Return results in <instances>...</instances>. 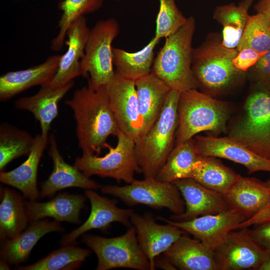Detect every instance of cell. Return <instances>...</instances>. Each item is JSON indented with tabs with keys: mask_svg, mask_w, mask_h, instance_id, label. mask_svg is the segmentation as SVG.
I'll return each instance as SVG.
<instances>
[{
	"mask_svg": "<svg viewBox=\"0 0 270 270\" xmlns=\"http://www.w3.org/2000/svg\"><path fill=\"white\" fill-rule=\"evenodd\" d=\"M172 182L180 192L185 204L184 212L172 216V220H189L201 216L219 213L230 208L223 194L192 178L179 179Z\"/></svg>",
	"mask_w": 270,
	"mask_h": 270,
	"instance_id": "cell-16",
	"label": "cell"
},
{
	"mask_svg": "<svg viewBox=\"0 0 270 270\" xmlns=\"http://www.w3.org/2000/svg\"><path fill=\"white\" fill-rule=\"evenodd\" d=\"M264 53L246 48L238 52L232 62L237 69L244 72L254 66Z\"/></svg>",
	"mask_w": 270,
	"mask_h": 270,
	"instance_id": "cell-38",
	"label": "cell"
},
{
	"mask_svg": "<svg viewBox=\"0 0 270 270\" xmlns=\"http://www.w3.org/2000/svg\"><path fill=\"white\" fill-rule=\"evenodd\" d=\"M100 190L103 193L118 198L130 206L142 204L156 209L166 208L176 215L185 210L184 200L173 182L144 178L134 180L125 186H102Z\"/></svg>",
	"mask_w": 270,
	"mask_h": 270,
	"instance_id": "cell-10",
	"label": "cell"
},
{
	"mask_svg": "<svg viewBox=\"0 0 270 270\" xmlns=\"http://www.w3.org/2000/svg\"><path fill=\"white\" fill-rule=\"evenodd\" d=\"M160 40L154 36L143 48L134 52L112 48L115 71L134 81L151 73L154 60V50Z\"/></svg>",
	"mask_w": 270,
	"mask_h": 270,
	"instance_id": "cell-29",
	"label": "cell"
},
{
	"mask_svg": "<svg viewBox=\"0 0 270 270\" xmlns=\"http://www.w3.org/2000/svg\"><path fill=\"white\" fill-rule=\"evenodd\" d=\"M155 266L164 270H176V268L171 263V262L165 256L155 260Z\"/></svg>",
	"mask_w": 270,
	"mask_h": 270,
	"instance_id": "cell-43",
	"label": "cell"
},
{
	"mask_svg": "<svg viewBox=\"0 0 270 270\" xmlns=\"http://www.w3.org/2000/svg\"><path fill=\"white\" fill-rule=\"evenodd\" d=\"M116 137L115 146L106 144L108 152L104 156L82 154L75 159L74 166L89 178L94 175L118 182H132L134 174L142 172L136 156L135 142L122 131Z\"/></svg>",
	"mask_w": 270,
	"mask_h": 270,
	"instance_id": "cell-7",
	"label": "cell"
},
{
	"mask_svg": "<svg viewBox=\"0 0 270 270\" xmlns=\"http://www.w3.org/2000/svg\"><path fill=\"white\" fill-rule=\"evenodd\" d=\"M268 89L270 91V80L265 84H264Z\"/></svg>",
	"mask_w": 270,
	"mask_h": 270,
	"instance_id": "cell-46",
	"label": "cell"
},
{
	"mask_svg": "<svg viewBox=\"0 0 270 270\" xmlns=\"http://www.w3.org/2000/svg\"><path fill=\"white\" fill-rule=\"evenodd\" d=\"M202 157L194 138L176 144L168 155L156 178L167 182L188 178L194 164Z\"/></svg>",
	"mask_w": 270,
	"mask_h": 270,
	"instance_id": "cell-32",
	"label": "cell"
},
{
	"mask_svg": "<svg viewBox=\"0 0 270 270\" xmlns=\"http://www.w3.org/2000/svg\"><path fill=\"white\" fill-rule=\"evenodd\" d=\"M49 141V153L52 160L53 170L48 178L42 184L40 192V198L51 196L58 191L69 188L96 190L100 187L98 183L64 161L59 152L54 135H50Z\"/></svg>",
	"mask_w": 270,
	"mask_h": 270,
	"instance_id": "cell-20",
	"label": "cell"
},
{
	"mask_svg": "<svg viewBox=\"0 0 270 270\" xmlns=\"http://www.w3.org/2000/svg\"><path fill=\"white\" fill-rule=\"evenodd\" d=\"M180 93L170 90L157 120L135 142L137 161L146 178H156L174 148L178 126Z\"/></svg>",
	"mask_w": 270,
	"mask_h": 270,
	"instance_id": "cell-4",
	"label": "cell"
},
{
	"mask_svg": "<svg viewBox=\"0 0 270 270\" xmlns=\"http://www.w3.org/2000/svg\"><path fill=\"white\" fill-rule=\"evenodd\" d=\"M224 196L230 207L237 210L246 220L267 204L270 190L266 182L240 176Z\"/></svg>",
	"mask_w": 270,
	"mask_h": 270,
	"instance_id": "cell-25",
	"label": "cell"
},
{
	"mask_svg": "<svg viewBox=\"0 0 270 270\" xmlns=\"http://www.w3.org/2000/svg\"><path fill=\"white\" fill-rule=\"evenodd\" d=\"M85 196L91 206L89 216L80 226L63 236L60 240L62 246L74 245L79 236L92 229L106 232L114 222L128 227L132 226V210L118 207L116 202L100 196L93 190H86Z\"/></svg>",
	"mask_w": 270,
	"mask_h": 270,
	"instance_id": "cell-14",
	"label": "cell"
},
{
	"mask_svg": "<svg viewBox=\"0 0 270 270\" xmlns=\"http://www.w3.org/2000/svg\"><path fill=\"white\" fill-rule=\"evenodd\" d=\"M74 84L72 80L56 88L48 85L41 86L38 92L34 95L17 100L14 106L18 110L30 112L40 124L41 134L48 138L52 122L58 114V103Z\"/></svg>",
	"mask_w": 270,
	"mask_h": 270,
	"instance_id": "cell-22",
	"label": "cell"
},
{
	"mask_svg": "<svg viewBox=\"0 0 270 270\" xmlns=\"http://www.w3.org/2000/svg\"><path fill=\"white\" fill-rule=\"evenodd\" d=\"M258 270H270V253L268 252L267 256L260 266Z\"/></svg>",
	"mask_w": 270,
	"mask_h": 270,
	"instance_id": "cell-44",
	"label": "cell"
},
{
	"mask_svg": "<svg viewBox=\"0 0 270 270\" xmlns=\"http://www.w3.org/2000/svg\"><path fill=\"white\" fill-rule=\"evenodd\" d=\"M104 0H63L58 5L62 13L58 22L59 32L52 42V50H60L64 43L68 29L76 20L99 10Z\"/></svg>",
	"mask_w": 270,
	"mask_h": 270,
	"instance_id": "cell-35",
	"label": "cell"
},
{
	"mask_svg": "<svg viewBox=\"0 0 270 270\" xmlns=\"http://www.w3.org/2000/svg\"><path fill=\"white\" fill-rule=\"evenodd\" d=\"M135 84L142 120L141 137L159 117L171 90L152 72L136 80Z\"/></svg>",
	"mask_w": 270,
	"mask_h": 270,
	"instance_id": "cell-27",
	"label": "cell"
},
{
	"mask_svg": "<svg viewBox=\"0 0 270 270\" xmlns=\"http://www.w3.org/2000/svg\"><path fill=\"white\" fill-rule=\"evenodd\" d=\"M65 104L74 112L78 145L82 154L98 156L108 138L120 132L105 85L96 89L88 85L78 89Z\"/></svg>",
	"mask_w": 270,
	"mask_h": 270,
	"instance_id": "cell-1",
	"label": "cell"
},
{
	"mask_svg": "<svg viewBox=\"0 0 270 270\" xmlns=\"http://www.w3.org/2000/svg\"><path fill=\"white\" fill-rule=\"evenodd\" d=\"M231 112L232 108L227 102L214 99L196 89L180 92L176 144L202 132H210L216 136L225 132Z\"/></svg>",
	"mask_w": 270,
	"mask_h": 270,
	"instance_id": "cell-3",
	"label": "cell"
},
{
	"mask_svg": "<svg viewBox=\"0 0 270 270\" xmlns=\"http://www.w3.org/2000/svg\"><path fill=\"white\" fill-rule=\"evenodd\" d=\"M62 55L48 57L42 63L30 68L9 72L0 77V100H8L34 86L48 85L56 76Z\"/></svg>",
	"mask_w": 270,
	"mask_h": 270,
	"instance_id": "cell-19",
	"label": "cell"
},
{
	"mask_svg": "<svg viewBox=\"0 0 270 270\" xmlns=\"http://www.w3.org/2000/svg\"><path fill=\"white\" fill-rule=\"evenodd\" d=\"M34 140L28 132L8 124L0 126V170L12 160L28 155Z\"/></svg>",
	"mask_w": 270,
	"mask_h": 270,
	"instance_id": "cell-33",
	"label": "cell"
},
{
	"mask_svg": "<svg viewBox=\"0 0 270 270\" xmlns=\"http://www.w3.org/2000/svg\"><path fill=\"white\" fill-rule=\"evenodd\" d=\"M158 218L192 235L213 250L230 232L246 220L240 212L232 207L219 213L203 215L186 221H174L161 216Z\"/></svg>",
	"mask_w": 270,
	"mask_h": 270,
	"instance_id": "cell-13",
	"label": "cell"
},
{
	"mask_svg": "<svg viewBox=\"0 0 270 270\" xmlns=\"http://www.w3.org/2000/svg\"><path fill=\"white\" fill-rule=\"evenodd\" d=\"M135 227L139 244L148 258L150 270L156 268V257L166 251L186 232L172 224H160L150 216L134 212L130 218Z\"/></svg>",
	"mask_w": 270,
	"mask_h": 270,
	"instance_id": "cell-17",
	"label": "cell"
},
{
	"mask_svg": "<svg viewBox=\"0 0 270 270\" xmlns=\"http://www.w3.org/2000/svg\"><path fill=\"white\" fill-rule=\"evenodd\" d=\"M154 37L166 38L184 24L186 18L178 8L175 0H159Z\"/></svg>",
	"mask_w": 270,
	"mask_h": 270,
	"instance_id": "cell-37",
	"label": "cell"
},
{
	"mask_svg": "<svg viewBox=\"0 0 270 270\" xmlns=\"http://www.w3.org/2000/svg\"><path fill=\"white\" fill-rule=\"evenodd\" d=\"M82 240L96 254L97 270L116 268L150 270V262L139 244L133 225L118 236L106 238L86 234Z\"/></svg>",
	"mask_w": 270,
	"mask_h": 270,
	"instance_id": "cell-9",
	"label": "cell"
},
{
	"mask_svg": "<svg viewBox=\"0 0 270 270\" xmlns=\"http://www.w3.org/2000/svg\"><path fill=\"white\" fill-rule=\"evenodd\" d=\"M252 68V75L258 83L265 84L270 80V50Z\"/></svg>",
	"mask_w": 270,
	"mask_h": 270,
	"instance_id": "cell-39",
	"label": "cell"
},
{
	"mask_svg": "<svg viewBox=\"0 0 270 270\" xmlns=\"http://www.w3.org/2000/svg\"><path fill=\"white\" fill-rule=\"evenodd\" d=\"M254 8L257 12L266 16L270 21V0H259Z\"/></svg>",
	"mask_w": 270,
	"mask_h": 270,
	"instance_id": "cell-42",
	"label": "cell"
},
{
	"mask_svg": "<svg viewBox=\"0 0 270 270\" xmlns=\"http://www.w3.org/2000/svg\"><path fill=\"white\" fill-rule=\"evenodd\" d=\"M248 232L252 238L266 251L270 253V220L258 224Z\"/></svg>",
	"mask_w": 270,
	"mask_h": 270,
	"instance_id": "cell-40",
	"label": "cell"
},
{
	"mask_svg": "<svg viewBox=\"0 0 270 270\" xmlns=\"http://www.w3.org/2000/svg\"><path fill=\"white\" fill-rule=\"evenodd\" d=\"M266 182L270 190V198L267 204L256 214L238 224L236 229L246 228L270 220V179Z\"/></svg>",
	"mask_w": 270,
	"mask_h": 270,
	"instance_id": "cell-41",
	"label": "cell"
},
{
	"mask_svg": "<svg viewBox=\"0 0 270 270\" xmlns=\"http://www.w3.org/2000/svg\"><path fill=\"white\" fill-rule=\"evenodd\" d=\"M0 269L2 270H10V264L6 262L1 260L0 261Z\"/></svg>",
	"mask_w": 270,
	"mask_h": 270,
	"instance_id": "cell-45",
	"label": "cell"
},
{
	"mask_svg": "<svg viewBox=\"0 0 270 270\" xmlns=\"http://www.w3.org/2000/svg\"><path fill=\"white\" fill-rule=\"evenodd\" d=\"M253 0H242L238 5L230 4L218 6L213 18L223 27L221 44L236 48L242 38L249 16L248 11Z\"/></svg>",
	"mask_w": 270,
	"mask_h": 270,
	"instance_id": "cell-28",
	"label": "cell"
},
{
	"mask_svg": "<svg viewBox=\"0 0 270 270\" xmlns=\"http://www.w3.org/2000/svg\"><path fill=\"white\" fill-rule=\"evenodd\" d=\"M216 158L202 156L194 164L188 178L224 196L240 175Z\"/></svg>",
	"mask_w": 270,
	"mask_h": 270,
	"instance_id": "cell-31",
	"label": "cell"
},
{
	"mask_svg": "<svg viewBox=\"0 0 270 270\" xmlns=\"http://www.w3.org/2000/svg\"><path fill=\"white\" fill-rule=\"evenodd\" d=\"M246 48H251L260 52L270 50V21L261 13L257 12L248 16L236 49L240 52Z\"/></svg>",
	"mask_w": 270,
	"mask_h": 270,
	"instance_id": "cell-36",
	"label": "cell"
},
{
	"mask_svg": "<svg viewBox=\"0 0 270 270\" xmlns=\"http://www.w3.org/2000/svg\"><path fill=\"white\" fill-rule=\"evenodd\" d=\"M120 32L114 18L98 22L90 30L81 60L82 76H90L88 84L96 89L105 85L113 76V40Z\"/></svg>",
	"mask_w": 270,
	"mask_h": 270,
	"instance_id": "cell-8",
	"label": "cell"
},
{
	"mask_svg": "<svg viewBox=\"0 0 270 270\" xmlns=\"http://www.w3.org/2000/svg\"><path fill=\"white\" fill-rule=\"evenodd\" d=\"M115 0L118 1V0Z\"/></svg>",
	"mask_w": 270,
	"mask_h": 270,
	"instance_id": "cell-47",
	"label": "cell"
},
{
	"mask_svg": "<svg viewBox=\"0 0 270 270\" xmlns=\"http://www.w3.org/2000/svg\"><path fill=\"white\" fill-rule=\"evenodd\" d=\"M239 230L230 232L214 249L219 270H258L268 254L247 228Z\"/></svg>",
	"mask_w": 270,
	"mask_h": 270,
	"instance_id": "cell-12",
	"label": "cell"
},
{
	"mask_svg": "<svg viewBox=\"0 0 270 270\" xmlns=\"http://www.w3.org/2000/svg\"><path fill=\"white\" fill-rule=\"evenodd\" d=\"M196 149L202 156L225 158L242 164L249 174L258 171L270 172V160L259 156L230 137L196 136Z\"/></svg>",
	"mask_w": 270,
	"mask_h": 270,
	"instance_id": "cell-15",
	"label": "cell"
},
{
	"mask_svg": "<svg viewBox=\"0 0 270 270\" xmlns=\"http://www.w3.org/2000/svg\"><path fill=\"white\" fill-rule=\"evenodd\" d=\"M48 142V138L41 134L36 135L27 159L12 170L1 171L0 182L18 189L30 200H36L40 196L37 187L38 166Z\"/></svg>",
	"mask_w": 270,
	"mask_h": 270,
	"instance_id": "cell-23",
	"label": "cell"
},
{
	"mask_svg": "<svg viewBox=\"0 0 270 270\" xmlns=\"http://www.w3.org/2000/svg\"><path fill=\"white\" fill-rule=\"evenodd\" d=\"M238 52L216 40L206 42L193 50L192 70L198 84L210 93L230 86L244 72L232 62Z\"/></svg>",
	"mask_w": 270,
	"mask_h": 270,
	"instance_id": "cell-6",
	"label": "cell"
},
{
	"mask_svg": "<svg viewBox=\"0 0 270 270\" xmlns=\"http://www.w3.org/2000/svg\"><path fill=\"white\" fill-rule=\"evenodd\" d=\"M64 230L59 222L46 220L32 222L30 225L13 238L6 239L0 250L1 260L10 265L26 262L36 242L45 234Z\"/></svg>",
	"mask_w": 270,
	"mask_h": 270,
	"instance_id": "cell-26",
	"label": "cell"
},
{
	"mask_svg": "<svg viewBox=\"0 0 270 270\" xmlns=\"http://www.w3.org/2000/svg\"><path fill=\"white\" fill-rule=\"evenodd\" d=\"M90 250L74 245L62 246L30 265L16 268L20 270H72L79 268Z\"/></svg>",
	"mask_w": 270,
	"mask_h": 270,
	"instance_id": "cell-34",
	"label": "cell"
},
{
	"mask_svg": "<svg viewBox=\"0 0 270 270\" xmlns=\"http://www.w3.org/2000/svg\"><path fill=\"white\" fill-rule=\"evenodd\" d=\"M228 136L270 160V91L264 84L248 96Z\"/></svg>",
	"mask_w": 270,
	"mask_h": 270,
	"instance_id": "cell-5",
	"label": "cell"
},
{
	"mask_svg": "<svg viewBox=\"0 0 270 270\" xmlns=\"http://www.w3.org/2000/svg\"><path fill=\"white\" fill-rule=\"evenodd\" d=\"M90 32L84 16L80 17L70 25L66 32L68 40L65 42L68 49L62 55L57 72L49 86L59 88L82 76L81 60Z\"/></svg>",
	"mask_w": 270,
	"mask_h": 270,
	"instance_id": "cell-18",
	"label": "cell"
},
{
	"mask_svg": "<svg viewBox=\"0 0 270 270\" xmlns=\"http://www.w3.org/2000/svg\"><path fill=\"white\" fill-rule=\"evenodd\" d=\"M105 86L110 108L120 131L136 142L141 136L142 120L135 81L115 71Z\"/></svg>",
	"mask_w": 270,
	"mask_h": 270,
	"instance_id": "cell-11",
	"label": "cell"
},
{
	"mask_svg": "<svg viewBox=\"0 0 270 270\" xmlns=\"http://www.w3.org/2000/svg\"><path fill=\"white\" fill-rule=\"evenodd\" d=\"M86 198L64 192L46 202L24 201L28 222L50 217L58 222L79 223L80 210L84 207Z\"/></svg>",
	"mask_w": 270,
	"mask_h": 270,
	"instance_id": "cell-24",
	"label": "cell"
},
{
	"mask_svg": "<svg viewBox=\"0 0 270 270\" xmlns=\"http://www.w3.org/2000/svg\"><path fill=\"white\" fill-rule=\"evenodd\" d=\"M164 254L178 269L219 270L214 250L184 234Z\"/></svg>",
	"mask_w": 270,
	"mask_h": 270,
	"instance_id": "cell-21",
	"label": "cell"
},
{
	"mask_svg": "<svg viewBox=\"0 0 270 270\" xmlns=\"http://www.w3.org/2000/svg\"><path fill=\"white\" fill-rule=\"evenodd\" d=\"M195 26L194 18H188L184 24L166 38L154 59L152 72L171 90L182 92L198 86L192 67V42Z\"/></svg>",
	"mask_w": 270,
	"mask_h": 270,
	"instance_id": "cell-2",
	"label": "cell"
},
{
	"mask_svg": "<svg viewBox=\"0 0 270 270\" xmlns=\"http://www.w3.org/2000/svg\"><path fill=\"white\" fill-rule=\"evenodd\" d=\"M28 222L24 201L20 193L0 188V237L8 239L24 231Z\"/></svg>",
	"mask_w": 270,
	"mask_h": 270,
	"instance_id": "cell-30",
	"label": "cell"
}]
</instances>
